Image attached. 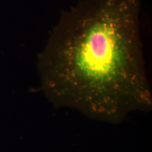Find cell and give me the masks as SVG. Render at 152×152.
<instances>
[{
  "mask_svg": "<svg viewBox=\"0 0 152 152\" xmlns=\"http://www.w3.org/2000/svg\"><path fill=\"white\" fill-rule=\"evenodd\" d=\"M141 7L142 0H81L63 13L37 63L54 107L113 125L151 111Z\"/></svg>",
  "mask_w": 152,
  "mask_h": 152,
  "instance_id": "1",
  "label": "cell"
}]
</instances>
